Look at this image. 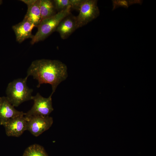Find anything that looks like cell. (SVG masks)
Masks as SVG:
<instances>
[{
	"mask_svg": "<svg viewBox=\"0 0 156 156\" xmlns=\"http://www.w3.org/2000/svg\"><path fill=\"white\" fill-rule=\"evenodd\" d=\"M66 66L57 60L42 59L32 62L27 72L26 77L31 76L37 80V88L43 83L52 87L53 94L58 85L68 76Z\"/></svg>",
	"mask_w": 156,
	"mask_h": 156,
	"instance_id": "cell-1",
	"label": "cell"
},
{
	"mask_svg": "<svg viewBox=\"0 0 156 156\" xmlns=\"http://www.w3.org/2000/svg\"><path fill=\"white\" fill-rule=\"evenodd\" d=\"M28 77L18 78L9 83L7 87V99L14 107H18L23 102L32 100V89L27 85Z\"/></svg>",
	"mask_w": 156,
	"mask_h": 156,
	"instance_id": "cell-2",
	"label": "cell"
},
{
	"mask_svg": "<svg viewBox=\"0 0 156 156\" xmlns=\"http://www.w3.org/2000/svg\"><path fill=\"white\" fill-rule=\"evenodd\" d=\"M70 6L58 12L54 15L41 21L37 27L38 30L31 39V43L34 44L43 40L55 31L60 22L71 14Z\"/></svg>",
	"mask_w": 156,
	"mask_h": 156,
	"instance_id": "cell-3",
	"label": "cell"
},
{
	"mask_svg": "<svg viewBox=\"0 0 156 156\" xmlns=\"http://www.w3.org/2000/svg\"><path fill=\"white\" fill-rule=\"evenodd\" d=\"M97 2L95 0H84L79 14L76 16L77 29L86 25L99 15Z\"/></svg>",
	"mask_w": 156,
	"mask_h": 156,
	"instance_id": "cell-4",
	"label": "cell"
},
{
	"mask_svg": "<svg viewBox=\"0 0 156 156\" xmlns=\"http://www.w3.org/2000/svg\"><path fill=\"white\" fill-rule=\"evenodd\" d=\"M52 95L51 94L48 98H46L37 93L36 95L33 96L32 100L34 101L33 105L30 110L25 113V116L27 117L37 116H49L53 110Z\"/></svg>",
	"mask_w": 156,
	"mask_h": 156,
	"instance_id": "cell-5",
	"label": "cell"
},
{
	"mask_svg": "<svg viewBox=\"0 0 156 156\" xmlns=\"http://www.w3.org/2000/svg\"><path fill=\"white\" fill-rule=\"evenodd\" d=\"M26 117L27 119V130L36 137L48 130L53 122V118L49 116H37Z\"/></svg>",
	"mask_w": 156,
	"mask_h": 156,
	"instance_id": "cell-6",
	"label": "cell"
},
{
	"mask_svg": "<svg viewBox=\"0 0 156 156\" xmlns=\"http://www.w3.org/2000/svg\"><path fill=\"white\" fill-rule=\"evenodd\" d=\"M24 115L12 118L3 125L8 136L18 137L27 130V119Z\"/></svg>",
	"mask_w": 156,
	"mask_h": 156,
	"instance_id": "cell-7",
	"label": "cell"
},
{
	"mask_svg": "<svg viewBox=\"0 0 156 156\" xmlns=\"http://www.w3.org/2000/svg\"><path fill=\"white\" fill-rule=\"evenodd\" d=\"M25 113L16 110L6 96L0 97V124L3 125L10 119L24 115Z\"/></svg>",
	"mask_w": 156,
	"mask_h": 156,
	"instance_id": "cell-8",
	"label": "cell"
},
{
	"mask_svg": "<svg viewBox=\"0 0 156 156\" xmlns=\"http://www.w3.org/2000/svg\"><path fill=\"white\" fill-rule=\"evenodd\" d=\"M35 25L30 21L23 19L19 23L12 27L16 35V41L21 43L25 40L33 38L34 35L32 31Z\"/></svg>",
	"mask_w": 156,
	"mask_h": 156,
	"instance_id": "cell-9",
	"label": "cell"
},
{
	"mask_svg": "<svg viewBox=\"0 0 156 156\" xmlns=\"http://www.w3.org/2000/svg\"><path fill=\"white\" fill-rule=\"evenodd\" d=\"M77 29L76 16L70 14L60 22L56 31L59 33L62 39H65Z\"/></svg>",
	"mask_w": 156,
	"mask_h": 156,
	"instance_id": "cell-10",
	"label": "cell"
},
{
	"mask_svg": "<svg viewBox=\"0 0 156 156\" xmlns=\"http://www.w3.org/2000/svg\"><path fill=\"white\" fill-rule=\"evenodd\" d=\"M40 3V0H37L34 5L28 8L24 18L30 21L35 25V27H37L41 21Z\"/></svg>",
	"mask_w": 156,
	"mask_h": 156,
	"instance_id": "cell-11",
	"label": "cell"
},
{
	"mask_svg": "<svg viewBox=\"0 0 156 156\" xmlns=\"http://www.w3.org/2000/svg\"><path fill=\"white\" fill-rule=\"evenodd\" d=\"M40 9L41 21L51 17L56 13L53 1L40 0Z\"/></svg>",
	"mask_w": 156,
	"mask_h": 156,
	"instance_id": "cell-12",
	"label": "cell"
},
{
	"mask_svg": "<svg viewBox=\"0 0 156 156\" xmlns=\"http://www.w3.org/2000/svg\"><path fill=\"white\" fill-rule=\"evenodd\" d=\"M23 156H48L43 147L34 144L27 147L25 151Z\"/></svg>",
	"mask_w": 156,
	"mask_h": 156,
	"instance_id": "cell-13",
	"label": "cell"
},
{
	"mask_svg": "<svg viewBox=\"0 0 156 156\" xmlns=\"http://www.w3.org/2000/svg\"><path fill=\"white\" fill-rule=\"evenodd\" d=\"M53 1L55 10L58 12L70 6V0H54Z\"/></svg>",
	"mask_w": 156,
	"mask_h": 156,
	"instance_id": "cell-14",
	"label": "cell"
},
{
	"mask_svg": "<svg viewBox=\"0 0 156 156\" xmlns=\"http://www.w3.org/2000/svg\"><path fill=\"white\" fill-rule=\"evenodd\" d=\"M84 0H70L71 9L79 11Z\"/></svg>",
	"mask_w": 156,
	"mask_h": 156,
	"instance_id": "cell-15",
	"label": "cell"
},
{
	"mask_svg": "<svg viewBox=\"0 0 156 156\" xmlns=\"http://www.w3.org/2000/svg\"><path fill=\"white\" fill-rule=\"evenodd\" d=\"M26 4L29 8L34 5L36 2L37 0H20Z\"/></svg>",
	"mask_w": 156,
	"mask_h": 156,
	"instance_id": "cell-16",
	"label": "cell"
},
{
	"mask_svg": "<svg viewBox=\"0 0 156 156\" xmlns=\"http://www.w3.org/2000/svg\"><path fill=\"white\" fill-rule=\"evenodd\" d=\"M2 3V1L0 0V5Z\"/></svg>",
	"mask_w": 156,
	"mask_h": 156,
	"instance_id": "cell-17",
	"label": "cell"
}]
</instances>
